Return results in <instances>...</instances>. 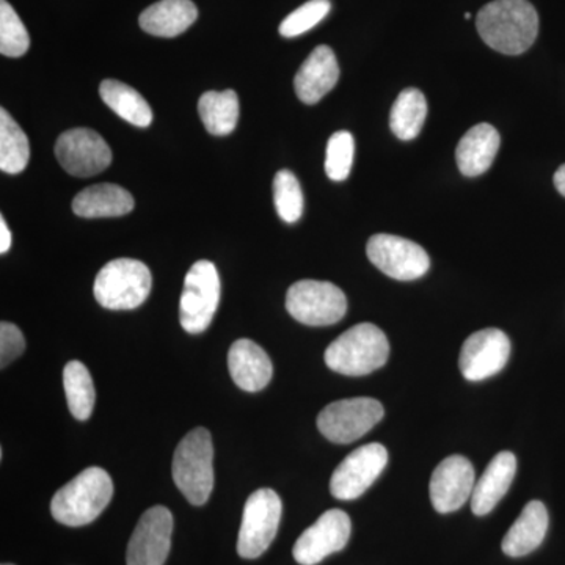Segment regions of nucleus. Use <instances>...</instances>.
<instances>
[{"label":"nucleus","instance_id":"obj_29","mask_svg":"<svg viewBox=\"0 0 565 565\" xmlns=\"http://www.w3.org/2000/svg\"><path fill=\"white\" fill-rule=\"evenodd\" d=\"M274 204L281 221L296 223L303 214V192L291 170H280L274 180Z\"/></svg>","mask_w":565,"mask_h":565},{"label":"nucleus","instance_id":"obj_2","mask_svg":"<svg viewBox=\"0 0 565 565\" xmlns=\"http://www.w3.org/2000/svg\"><path fill=\"white\" fill-rule=\"evenodd\" d=\"M114 497V482L103 468L90 467L52 498V516L62 525L85 526L98 519Z\"/></svg>","mask_w":565,"mask_h":565},{"label":"nucleus","instance_id":"obj_8","mask_svg":"<svg viewBox=\"0 0 565 565\" xmlns=\"http://www.w3.org/2000/svg\"><path fill=\"white\" fill-rule=\"evenodd\" d=\"M384 415V405L371 397L337 401L319 414L318 429L333 444H353L381 423Z\"/></svg>","mask_w":565,"mask_h":565},{"label":"nucleus","instance_id":"obj_1","mask_svg":"<svg viewBox=\"0 0 565 565\" xmlns=\"http://www.w3.org/2000/svg\"><path fill=\"white\" fill-rule=\"evenodd\" d=\"M476 28L492 50L520 55L537 39L539 14L527 0H493L479 11Z\"/></svg>","mask_w":565,"mask_h":565},{"label":"nucleus","instance_id":"obj_7","mask_svg":"<svg viewBox=\"0 0 565 565\" xmlns=\"http://www.w3.org/2000/svg\"><path fill=\"white\" fill-rule=\"evenodd\" d=\"M286 310L305 326H333L344 318L348 299L333 282L302 280L294 282L286 294Z\"/></svg>","mask_w":565,"mask_h":565},{"label":"nucleus","instance_id":"obj_19","mask_svg":"<svg viewBox=\"0 0 565 565\" xmlns=\"http://www.w3.org/2000/svg\"><path fill=\"white\" fill-rule=\"evenodd\" d=\"M516 473V459L512 452L503 451L493 457L484 475L476 482L471 494V511L475 515L490 514L511 489Z\"/></svg>","mask_w":565,"mask_h":565},{"label":"nucleus","instance_id":"obj_20","mask_svg":"<svg viewBox=\"0 0 565 565\" xmlns=\"http://www.w3.org/2000/svg\"><path fill=\"white\" fill-rule=\"evenodd\" d=\"M500 143V134L492 125H476L457 145L456 159L460 173L470 178L484 174L492 167Z\"/></svg>","mask_w":565,"mask_h":565},{"label":"nucleus","instance_id":"obj_22","mask_svg":"<svg viewBox=\"0 0 565 565\" xmlns=\"http://www.w3.org/2000/svg\"><path fill=\"white\" fill-rule=\"evenodd\" d=\"M199 18L192 0H159L140 14V28L150 35L174 39Z\"/></svg>","mask_w":565,"mask_h":565},{"label":"nucleus","instance_id":"obj_15","mask_svg":"<svg viewBox=\"0 0 565 565\" xmlns=\"http://www.w3.org/2000/svg\"><path fill=\"white\" fill-rule=\"evenodd\" d=\"M511 356V340L503 330L484 329L468 337L460 351L459 367L470 382L500 373Z\"/></svg>","mask_w":565,"mask_h":565},{"label":"nucleus","instance_id":"obj_12","mask_svg":"<svg viewBox=\"0 0 565 565\" xmlns=\"http://www.w3.org/2000/svg\"><path fill=\"white\" fill-rule=\"evenodd\" d=\"M55 156L66 173L90 178L104 172L111 162L107 141L88 128L70 129L58 137Z\"/></svg>","mask_w":565,"mask_h":565},{"label":"nucleus","instance_id":"obj_33","mask_svg":"<svg viewBox=\"0 0 565 565\" xmlns=\"http://www.w3.org/2000/svg\"><path fill=\"white\" fill-rule=\"evenodd\" d=\"M25 349L24 334L14 323H0V366L7 367L22 355Z\"/></svg>","mask_w":565,"mask_h":565},{"label":"nucleus","instance_id":"obj_10","mask_svg":"<svg viewBox=\"0 0 565 565\" xmlns=\"http://www.w3.org/2000/svg\"><path fill=\"white\" fill-rule=\"evenodd\" d=\"M366 253L370 262L394 280H416L430 267L429 255L422 245L393 234H375L367 241Z\"/></svg>","mask_w":565,"mask_h":565},{"label":"nucleus","instance_id":"obj_35","mask_svg":"<svg viewBox=\"0 0 565 565\" xmlns=\"http://www.w3.org/2000/svg\"><path fill=\"white\" fill-rule=\"evenodd\" d=\"M553 182H555V188L561 195L565 196V163L561 166L559 169L556 170L555 178H553Z\"/></svg>","mask_w":565,"mask_h":565},{"label":"nucleus","instance_id":"obj_34","mask_svg":"<svg viewBox=\"0 0 565 565\" xmlns=\"http://www.w3.org/2000/svg\"><path fill=\"white\" fill-rule=\"evenodd\" d=\"M11 247V233L6 218H0V253H7Z\"/></svg>","mask_w":565,"mask_h":565},{"label":"nucleus","instance_id":"obj_4","mask_svg":"<svg viewBox=\"0 0 565 565\" xmlns=\"http://www.w3.org/2000/svg\"><path fill=\"white\" fill-rule=\"evenodd\" d=\"M214 445L210 430L196 427L178 445L173 456V481L185 500L203 505L214 489Z\"/></svg>","mask_w":565,"mask_h":565},{"label":"nucleus","instance_id":"obj_5","mask_svg":"<svg viewBox=\"0 0 565 565\" xmlns=\"http://www.w3.org/2000/svg\"><path fill=\"white\" fill-rule=\"evenodd\" d=\"M152 277L147 264L120 258L107 263L96 275L93 294L107 310H136L151 292Z\"/></svg>","mask_w":565,"mask_h":565},{"label":"nucleus","instance_id":"obj_30","mask_svg":"<svg viewBox=\"0 0 565 565\" xmlns=\"http://www.w3.org/2000/svg\"><path fill=\"white\" fill-rule=\"evenodd\" d=\"M31 47V36L21 18L7 0H0V52L6 57H22Z\"/></svg>","mask_w":565,"mask_h":565},{"label":"nucleus","instance_id":"obj_25","mask_svg":"<svg viewBox=\"0 0 565 565\" xmlns=\"http://www.w3.org/2000/svg\"><path fill=\"white\" fill-rule=\"evenodd\" d=\"M204 128L212 136L223 137L236 129L239 120V98L234 90L206 92L199 102Z\"/></svg>","mask_w":565,"mask_h":565},{"label":"nucleus","instance_id":"obj_28","mask_svg":"<svg viewBox=\"0 0 565 565\" xmlns=\"http://www.w3.org/2000/svg\"><path fill=\"white\" fill-rule=\"evenodd\" d=\"M63 386L74 418L79 422L90 418L95 408L96 392L87 366L76 360L66 364L63 370Z\"/></svg>","mask_w":565,"mask_h":565},{"label":"nucleus","instance_id":"obj_26","mask_svg":"<svg viewBox=\"0 0 565 565\" xmlns=\"http://www.w3.org/2000/svg\"><path fill=\"white\" fill-rule=\"evenodd\" d=\"M426 115V96L418 88H405L393 104L390 128L397 139L414 140L423 131Z\"/></svg>","mask_w":565,"mask_h":565},{"label":"nucleus","instance_id":"obj_13","mask_svg":"<svg viewBox=\"0 0 565 565\" xmlns=\"http://www.w3.org/2000/svg\"><path fill=\"white\" fill-rule=\"evenodd\" d=\"M173 515L163 505H154L140 516L129 541L128 565H163L172 548Z\"/></svg>","mask_w":565,"mask_h":565},{"label":"nucleus","instance_id":"obj_6","mask_svg":"<svg viewBox=\"0 0 565 565\" xmlns=\"http://www.w3.org/2000/svg\"><path fill=\"white\" fill-rule=\"evenodd\" d=\"M221 303V277L214 263L196 262L185 275L181 294L180 322L191 334L203 333Z\"/></svg>","mask_w":565,"mask_h":565},{"label":"nucleus","instance_id":"obj_14","mask_svg":"<svg viewBox=\"0 0 565 565\" xmlns=\"http://www.w3.org/2000/svg\"><path fill=\"white\" fill-rule=\"evenodd\" d=\"M351 530V519L344 511H327L297 539L292 548L294 559L300 565L321 563L327 556L341 552L348 545Z\"/></svg>","mask_w":565,"mask_h":565},{"label":"nucleus","instance_id":"obj_32","mask_svg":"<svg viewBox=\"0 0 565 565\" xmlns=\"http://www.w3.org/2000/svg\"><path fill=\"white\" fill-rule=\"evenodd\" d=\"M330 10H332L330 0H310L282 20L280 33L285 39L302 35L316 28L330 13Z\"/></svg>","mask_w":565,"mask_h":565},{"label":"nucleus","instance_id":"obj_16","mask_svg":"<svg viewBox=\"0 0 565 565\" xmlns=\"http://www.w3.org/2000/svg\"><path fill=\"white\" fill-rule=\"evenodd\" d=\"M475 486V468L470 460L463 456L446 457L430 478V501L435 511L440 514L459 511L470 500Z\"/></svg>","mask_w":565,"mask_h":565},{"label":"nucleus","instance_id":"obj_11","mask_svg":"<svg viewBox=\"0 0 565 565\" xmlns=\"http://www.w3.org/2000/svg\"><path fill=\"white\" fill-rule=\"evenodd\" d=\"M386 463L388 451L384 445L370 444L355 449L333 471L330 492L337 500H356L374 484Z\"/></svg>","mask_w":565,"mask_h":565},{"label":"nucleus","instance_id":"obj_36","mask_svg":"<svg viewBox=\"0 0 565 565\" xmlns=\"http://www.w3.org/2000/svg\"><path fill=\"white\" fill-rule=\"evenodd\" d=\"M3 565H13V564H3Z\"/></svg>","mask_w":565,"mask_h":565},{"label":"nucleus","instance_id":"obj_18","mask_svg":"<svg viewBox=\"0 0 565 565\" xmlns=\"http://www.w3.org/2000/svg\"><path fill=\"white\" fill-rule=\"evenodd\" d=\"M228 370L234 384L248 393L262 392L273 381V360L262 345L245 338L230 348Z\"/></svg>","mask_w":565,"mask_h":565},{"label":"nucleus","instance_id":"obj_17","mask_svg":"<svg viewBox=\"0 0 565 565\" xmlns=\"http://www.w3.org/2000/svg\"><path fill=\"white\" fill-rule=\"evenodd\" d=\"M340 79L337 55L329 46L316 47L294 77V90L305 104L321 102Z\"/></svg>","mask_w":565,"mask_h":565},{"label":"nucleus","instance_id":"obj_3","mask_svg":"<svg viewBox=\"0 0 565 565\" xmlns=\"http://www.w3.org/2000/svg\"><path fill=\"white\" fill-rule=\"evenodd\" d=\"M390 344L374 323H359L338 337L327 348V366L334 373L362 377L381 370L388 362Z\"/></svg>","mask_w":565,"mask_h":565},{"label":"nucleus","instance_id":"obj_9","mask_svg":"<svg viewBox=\"0 0 565 565\" xmlns=\"http://www.w3.org/2000/svg\"><path fill=\"white\" fill-rule=\"evenodd\" d=\"M282 504L270 489H259L245 503L243 525L237 537V553L245 559H256L269 548L280 526Z\"/></svg>","mask_w":565,"mask_h":565},{"label":"nucleus","instance_id":"obj_31","mask_svg":"<svg viewBox=\"0 0 565 565\" xmlns=\"http://www.w3.org/2000/svg\"><path fill=\"white\" fill-rule=\"evenodd\" d=\"M355 140L348 131L334 132L327 143L326 173L330 180L344 181L351 174Z\"/></svg>","mask_w":565,"mask_h":565},{"label":"nucleus","instance_id":"obj_27","mask_svg":"<svg viewBox=\"0 0 565 565\" xmlns=\"http://www.w3.org/2000/svg\"><path fill=\"white\" fill-rule=\"evenodd\" d=\"M31 159V143L21 126L6 109H0V170L3 173L24 172Z\"/></svg>","mask_w":565,"mask_h":565},{"label":"nucleus","instance_id":"obj_23","mask_svg":"<svg viewBox=\"0 0 565 565\" xmlns=\"http://www.w3.org/2000/svg\"><path fill=\"white\" fill-rule=\"evenodd\" d=\"M136 206L131 193L117 184H96L77 193L74 214L84 218L120 217Z\"/></svg>","mask_w":565,"mask_h":565},{"label":"nucleus","instance_id":"obj_21","mask_svg":"<svg viewBox=\"0 0 565 565\" xmlns=\"http://www.w3.org/2000/svg\"><path fill=\"white\" fill-rule=\"evenodd\" d=\"M548 511L542 501H530L514 525L504 535V555L522 557L533 553L544 542L548 531Z\"/></svg>","mask_w":565,"mask_h":565},{"label":"nucleus","instance_id":"obj_24","mask_svg":"<svg viewBox=\"0 0 565 565\" xmlns=\"http://www.w3.org/2000/svg\"><path fill=\"white\" fill-rule=\"evenodd\" d=\"M99 96L122 120L139 128H147L152 121V110L147 99L136 88L120 81L107 79L99 85Z\"/></svg>","mask_w":565,"mask_h":565}]
</instances>
